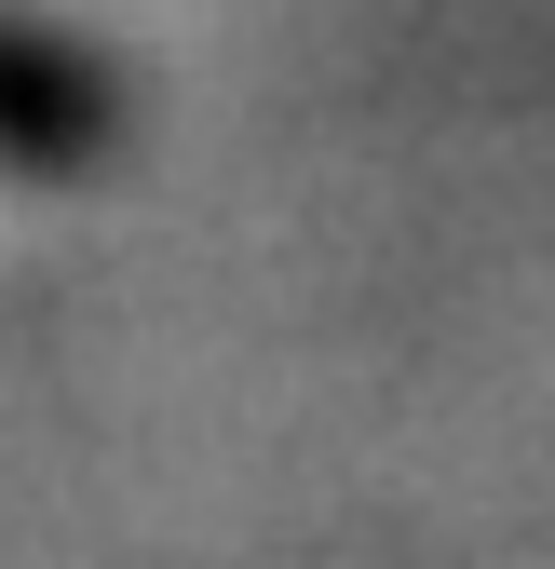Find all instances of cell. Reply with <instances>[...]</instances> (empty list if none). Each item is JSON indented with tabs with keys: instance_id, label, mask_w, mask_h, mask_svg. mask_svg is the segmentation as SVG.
<instances>
[{
	"instance_id": "6da1fadb",
	"label": "cell",
	"mask_w": 555,
	"mask_h": 569,
	"mask_svg": "<svg viewBox=\"0 0 555 569\" xmlns=\"http://www.w3.org/2000/svg\"><path fill=\"white\" fill-rule=\"evenodd\" d=\"M109 96L68 68V41H28L14 14H0V163L14 177H68V150H95Z\"/></svg>"
}]
</instances>
